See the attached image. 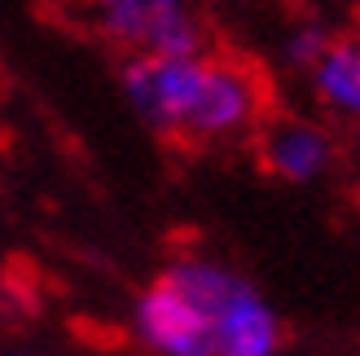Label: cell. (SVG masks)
Instances as JSON below:
<instances>
[{"mask_svg": "<svg viewBox=\"0 0 360 356\" xmlns=\"http://www.w3.org/2000/svg\"><path fill=\"white\" fill-rule=\"evenodd\" d=\"M356 141H360V119H356Z\"/></svg>", "mask_w": 360, "mask_h": 356, "instance_id": "10", "label": "cell"}, {"mask_svg": "<svg viewBox=\"0 0 360 356\" xmlns=\"http://www.w3.org/2000/svg\"><path fill=\"white\" fill-rule=\"evenodd\" d=\"M9 356H40V352H9Z\"/></svg>", "mask_w": 360, "mask_h": 356, "instance_id": "9", "label": "cell"}, {"mask_svg": "<svg viewBox=\"0 0 360 356\" xmlns=\"http://www.w3.org/2000/svg\"><path fill=\"white\" fill-rule=\"evenodd\" d=\"M330 40L334 35L326 31V27H316V23H303V27H295L290 35H285V62H290L295 70H312L316 66V58L330 49Z\"/></svg>", "mask_w": 360, "mask_h": 356, "instance_id": "8", "label": "cell"}, {"mask_svg": "<svg viewBox=\"0 0 360 356\" xmlns=\"http://www.w3.org/2000/svg\"><path fill=\"white\" fill-rule=\"evenodd\" d=\"M264 167L285 185H312L334 163V136L312 119H277L259 136Z\"/></svg>", "mask_w": 360, "mask_h": 356, "instance_id": "6", "label": "cell"}, {"mask_svg": "<svg viewBox=\"0 0 360 356\" xmlns=\"http://www.w3.org/2000/svg\"><path fill=\"white\" fill-rule=\"evenodd\" d=\"M281 317L273 304L242 277L211 312V356H277Z\"/></svg>", "mask_w": 360, "mask_h": 356, "instance_id": "5", "label": "cell"}, {"mask_svg": "<svg viewBox=\"0 0 360 356\" xmlns=\"http://www.w3.org/2000/svg\"><path fill=\"white\" fill-rule=\"evenodd\" d=\"M101 31L132 53L158 58H198L202 53V23L189 0H105Z\"/></svg>", "mask_w": 360, "mask_h": 356, "instance_id": "1", "label": "cell"}, {"mask_svg": "<svg viewBox=\"0 0 360 356\" xmlns=\"http://www.w3.org/2000/svg\"><path fill=\"white\" fill-rule=\"evenodd\" d=\"M264 110V88L242 62H224V58H207L202 62V80L185 119V136L198 141H229L255 128V119Z\"/></svg>", "mask_w": 360, "mask_h": 356, "instance_id": "3", "label": "cell"}, {"mask_svg": "<svg viewBox=\"0 0 360 356\" xmlns=\"http://www.w3.org/2000/svg\"><path fill=\"white\" fill-rule=\"evenodd\" d=\"M132 330L154 356H211V317L167 277L136 295Z\"/></svg>", "mask_w": 360, "mask_h": 356, "instance_id": "4", "label": "cell"}, {"mask_svg": "<svg viewBox=\"0 0 360 356\" xmlns=\"http://www.w3.org/2000/svg\"><path fill=\"white\" fill-rule=\"evenodd\" d=\"M312 75V93L326 110L343 115V119H360V40H330V49L316 58Z\"/></svg>", "mask_w": 360, "mask_h": 356, "instance_id": "7", "label": "cell"}, {"mask_svg": "<svg viewBox=\"0 0 360 356\" xmlns=\"http://www.w3.org/2000/svg\"><path fill=\"white\" fill-rule=\"evenodd\" d=\"M356 40H360V35H356Z\"/></svg>", "mask_w": 360, "mask_h": 356, "instance_id": "12", "label": "cell"}, {"mask_svg": "<svg viewBox=\"0 0 360 356\" xmlns=\"http://www.w3.org/2000/svg\"><path fill=\"white\" fill-rule=\"evenodd\" d=\"M202 53L198 58H158V53H132L123 62V93L128 106L150 123L154 132H185L189 106L202 80Z\"/></svg>", "mask_w": 360, "mask_h": 356, "instance_id": "2", "label": "cell"}, {"mask_svg": "<svg viewBox=\"0 0 360 356\" xmlns=\"http://www.w3.org/2000/svg\"><path fill=\"white\" fill-rule=\"evenodd\" d=\"M101 5H105V0H101Z\"/></svg>", "mask_w": 360, "mask_h": 356, "instance_id": "11", "label": "cell"}]
</instances>
